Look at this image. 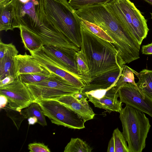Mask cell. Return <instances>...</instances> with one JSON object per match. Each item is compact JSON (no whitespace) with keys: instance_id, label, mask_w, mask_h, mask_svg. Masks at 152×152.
I'll return each instance as SVG.
<instances>
[{"instance_id":"cell-1","label":"cell","mask_w":152,"mask_h":152,"mask_svg":"<svg viewBox=\"0 0 152 152\" xmlns=\"http://www.w3.org/2000/svg\"><path fill=\"white\" fill-rule=\"evenodd\" d=\"M12 27H23L39 36L44 45L65 48L69 42L51 22L45 10V0H12Z\"/></svg>"},{"instance_id":"cell-2","label":"cell","mask_w":152,"mask_h":152,"mask_svg":"<svg viewBox=\"0 0 152 152\" xmlns=\"http://www.w3.org/2000/svg\"><path fill=\"white\" fill-rule=\"evenodd\" d=\"M82 42L80 51L88 65L89 82L95 77L123 67L119 52L112 43L81 27Z\"/></svg>"},{"instance_id":"cell-3","label":"cell","mask_w":152,"mask_h":152,"mask_svg":"<svg viewBox=\"0 0 152 152\" xmlns=\"http://www.w3.org/2000/svg\"><path fill=\"white\" fill-rule=\"evenodd\" d=\"M48 17L73 45L80 49L81 19L67 0H45Z\"/></svg>"},{"instance_id":"cell-4","label":"cell","mask_w":152,"mask_h":152,"mask_svg":"<svg viewBox=\"0 0 152 152\" xmlns=\"http://www.w3.org/2000/svg\"><path fill=\"white\" fill-rule=\"evenodd\" d=\"M123 133L128 143L129 152H142L151 125L144 114L128 105L119 113Z\"/></svg>"},{"instance_id":"cell-5","label":"cell","mask_w":152,"mask_h":152,"mask_svg":"<svg viewBox=\"0 0 152 152\" xmlns=\"http://www.w3.org/2000/svg\"><path fill=\"white\" fill-rule=\"evenodd\" d=\"M140 45L149 31L147 20L129 0H111L104 4Z\"/></svg>"},{"instance_id":"cell-6","label":"cell","mask_w":152,"mask_h":152,"mask_svg":"<svg viewBox=\"0 0 152 152\" xmlns=\"http://www.w3.org/2000/svg\"><path fill=\"white\" fill-rule=\"evenodd\" d=\"M26 85L35 102L42 100H55L63 96L80 92L81 89L53 73L39 82Z\"/></svg>"},{"instance_id":"cell-7","label":"cell","mask_w":152,"mask_h":152,"mask_svg":"<svg viewBox=\"0 0 152 152\" xmlns=\"http://www.w3.org/2000/svg\"><path fill=\"white\" fill-rule=\"evenodd\" d=\"M45 115L51 122L69 128L81 129L85 128V121L78 115L64 105L54 100L37 102Z\"/></svg>"},{"instance_id":"cell-8","label":"cell","mask_w":152,"mask_h":152,"mask_svg":"<svg viewBox=\"0 0 152 152\" xmlns=\"http://www.w3.org/2000/svg\"><path fill=\"white\" fill-rule=\"evenodd\" d=\"M0 94L7 98L8 104L12 109L21 111L35 102L27 87L19 77L12 83L0 87Z\"/></svg>"},{"instance_id":"cell-9","label":"cell","mask_w":152,"mask_h":152,"mask_svg":"<svg viewBox=\"0 0 152 152\" xmlns=\"http://www.w3.org/2000/svg\"><path fill=\"white\" fill-rule=\"evenodd\" d=\"M120 100L152 118V99L143 93L137 85L127 83L118 90Z\"/></svg>"},{"instance_id":"cell-10","label":"cell","mask_w":152,"mask_h":152,"mask_svg":"<svg viewBox=\"0 0 152 152\" xmlns=\"http://www.w3.org/2000/svg\"><path fill=\"white\" fill-rule=\"evenodd\" d=\"M118 91L115 85L107 89L91 91L83 95L95 107L119 113L122 108V102L118 99L119 97Z\"/></svg>"},{"instance_id":"cell-11","label":"cell","mask_w":152,"mask_h":152,"mask_svg":"<svg viewBox=\"0 0 152 152\" xmlns=\"http://www.w3.org/2000/svg\"><path fill=\"white\" fill-rule=\"evenodd\" d=\"M42 49L65 71L80 78L85 83L83 77L78 74L77 64L74 58L76 51L69 48L46 45H44Z\"/></svg>"},{"instance_id":"cell-12","label":"cell","mask_w":152,"mask_h":152,"mask_svg":"<svg viewBox=\"0 0 152 152\" xmlns=\"http://www.w3.org/2000/svg\"><path fill=\"white\" fill-rule=\"evenodd\" d=\"M45 69L66 80L76 87L81 88L85 85L83 81L65 71L55 61L48 56L40 49L30 53Z\"/></svg>"},{"instance_id":"cell-13","label":"cell","mask_w":152,"mask_h":152,"mask_svg":"<svg viewBox=\"0 0 152 152\" xmlns=\"http://www.w3.org/2000/svg\"><path fill=\"white\" fill-rule=\"evenodd\" d=\"M87 98L80 92L61 96L54 100L73 111L85 121L93 119L95 114L87 100Z\"/></svg>"},{"instance_id":"cell-14","label":"cell","mask_w":152,"mask_h":152,"mask_svg":"<svg viewBox=\"0 0 152 152\" xmlns=\"http://www.w3.org/2000/svg\"><path fill=\"white\" fill-rule=\"evenodd\" d=\"M123 67H119L98 75L92 79L81 89L84 94L91 91L105 90L115 85L122 74Z\"/></svg>"},{"instance_id":"cell-15","label":"cell","mask_w":152,"mask_h":152,"mask_svg":"<svg viewBox=\"0 0 152 152\" xmlns=\"http://www.w3.org/2000/svg\"><path fill=\"white\" fill-rule=\"evenodd\" d=\"M15 62L16 78L22 74L42 72L47 70L32 56L26 52L23 55L16 56Z\"/></svg>"},{"instance_id":"cell-16","label":"cell","mask_w":152,"mask_h":152,"mask_svg":"<svg viewBox=\"0 0 152 152\" xmlns=\"http://www.w3.org/2000/svg\"><path fill=\"white\" fill-rule=\"evenodd\" d=\"M18 53L15 46L9 44L7 52L0 59V81L8 76H12L15 78V57Z\"/></svg>"},{"instance_id":"cell-17","label":"cell","mask_w":152,"mask_h":152,"mask_svg":"<svg viewBox=\"0 0 152 152\" xmlns=\"http://www.w3.org/2000/svg\"><path fill=\"white\" fill-rule=\"evenodd\" d=\"M19 28L22 42L26 50L30 53L42 48L44 44L41 38L23 27Z\"/></svg>"},{"instance_id":"cell-18","label":"cell","mask_w":152,"mask_h":152,"mask_svg":"<svg viewBox=\"0 0 152 152\" xmlns=\"http://www.w3.org/2000/svg\"><path fill=\"white\" fill-rule=\"evenodd\" d=\"M134 74L139 80L136 83L139 89L152 99V70L144 69L138 73L134 70Z\"/></svg>"},{"instance_id":"cell-19","label":"cell","mask_w":152,"mask_h":152,"mask_svg":"<svg viewBox=\"0 0 152 152\" xmlns=\"http://www.w3.org/2000/svg\"><path fill=\"white\" fill-rule=\"evenodd\" d=\"M13 11L10 2L0 7V31L13 30Z\"/></svg>"},{"instance_id":"cell-20","label":"cell","mask_w":152,"mask_h":152,"mask_svg":"<svg viewBox=\"0 0 152 152\" xmlns=\"http://www.w3.org/2000/svg\"><path fill=\"white\" fill-rule=\"evenodd\" d=\"M21 112L26 119L31 116L36 117L38 119V123L44 126L47 125L45 115L39 105L37 102H34L24 109L22 110Z\"/></svg>"},{"instance_id":"cell-21","label":"cell","mask_w":152,"mask_h":152,"mask_svg":"<svg viewBox=\"0 0 152 152\" xmlns=\"http://www.w3.org/2000/svg\"><path fill=\"white\" fill-rule=\"evenodd\" d=\"M92 149L88 144L81 139L71 138L65 147L64 152H91Z\"/></svg>"},{"instance_id":"cell-22","label":"cell","mask_w":152,"mask_h":152,"mask_svg":"<svg viewBox=\"0 0 152 152\" xmlns=\"http://www.w3.org/2000/svg\"><path fill=\"white\" fill-rule=\"evenodd\" d=\"M81 25L85 29L98 37L113 44L114 43V40L98 26L82 19Z\"/></svg>"},{"instance_id":"cell-23","label":"cell","mask_w":152,"mask_h":152,"mask_svg":"<svg viewBox=\"0 0 152 152\" xmlns=\"http://www.w3.org/2000/svg\"><path fill=\"white\" fill-rule=\"evenodd\" d=\"M52 73L48 71L20 75L19 78L25 84H32L39 82L51 75Z\"/></svg>"},{"instance_id":"cell-24","label":"cell","mask_w":152,"mask_h":152,"mask_svg":"<svg viewBox=\"0 0 152 152\" xmlns=\"http://www.w3.org/2000/svg\"><path fill=\"white\" fill-rule=\"evenodd\" d=\"M134 70L126 65H124L122 74L115 85V88L118 90L119 88L128 83L136 85L134 81Z\"/></svg>"},{"instance_id":"cell-25","label":"cell","mask_w":152,"mask_h":152,"mask_svg":"<svg viewBox=\"0 0 152 152\" xmlns=\"http://www.w3.org/2000/svg\"><path fill=\"white\" fill-rule=\"evenodd\" d=\"M74 58L77 63L78 75L83 77L85 85L88 84L89 82L88 79L89 70L87 64L80 50L76 52Z\"/></svg>"},{"instance_id":"cell-26","label":"cell","mask_w":152,"mask_h":152,"mask_svg":"<svg viewBox=\"0 0 152 152\" xmlns=\"http://www.w3.org/2000/svg\"><path fill=\"white\" fill-rule=\"evenodd\" d=\"M112 136L114 140L115 152H129L127 141L123 132L118 128L114 130Z\"/></svg>"},{"instance_id":"cell-27","label":"cell","mask_w":152,"mask_h":152,"mask_svg":"<svg viewBox=\"0 0 152 152\" xmlns=\"http://www.w3.org/2000/svg\"><path fill=\"white\" fill-rule=\"evenodd\" d=\"M4 109L7 115L12 120L14 125L18 130L22 122L26 119V117L21 111L11 108L8 104Z\"/></svg>"},{"instance_id":"cell-28","label":"cell","mask_w":152,"mask_h":152,"mask_svg":"<svg viewBox=\"0 0 152 152\" xmlns=\"http://www.w3.org/2000/svg\"><path fill=\"white\" fill-rule=\"evenodd\" d=\"M111 0H69L68 3L75 10L96 4H104Z\"/></svg>"},{"instance_id":"cell-29","label":"cell","mask_w":152,"mask_h":152,"mask_svg":"<svg viewBox=\"0 0 152 152\" xmlns=\"http://www.w3.org/2000/svg\"><path fill=\"white\" fill-rule=\"evenodd\" d=\"M28 149L30 152H50V149L43 143L34 142L29 144Z\"/></svg>"},{"instance_id":"cell-30","label":"cell","mask_w":152,"mask_h":152,"mask_svg":"<svg viewBox=\"0 0 152 152\" xmlns=\"http://www.w3.org/2000/svg\"><path fill=\"white\" fill-rule=\"evenodd\" d=\"M9 44H5L2 42L1 39L0 41V59L2 58L7 52Z\"/></svg>"},{"instance_id":"cell-31","label":"cell","mask_w":152,"mask_h":152,"mask_svg":"<svg viewBox=\"0 0 152 152\" xmlns=\"http://www.w3.org/2000/svg\"><path fill=\"white\" fill-rule=\"evenodd\" d=\"M16 78L12 76H8L0 81V87L8 85L13 82Z\"/></svg>"},{"instance_id":"cell-32","label":"cell","mask_w":152,"mask_h":152,"mask_svg":"<svg viewBox=\"0 0 152 152\" xmlns=\"http://www.w3.org/2000/svg\"><path fill=\"white\" fill-rule=\"evenodd\" d=\"M142 52L143 54H152V43L142 46Z\"/></svg>"},{"instance_id":"cell-33","label":"cell","mask_w":152,"mask_h":152,"mask_svg":"<svg viewBox=\"0 0 152 152\" xmlns=\"http://www.w3.org/2000/svg\"><path fill=\"white\" fill-rule=\"evenodd\" d=\"M0 109H4L8 104V101L7 97L4 95L0 94Z\"/></svg>"},{"instance_id":"cell-34","label":"cell","mask_w":152,"mask_h":152,"mask_svg":"<svg viewBox=\"0 0 152 152\" xmlns=\"http://www.w3.org/2000/svg\"><path fill=\"white\" fill-rule=\"evenodd\" d=\"M107 152H115V147L114 140L113 137V136L111 137L109 142Z\"/></svg>"},{"instance_id":"cell-35","label":"cell","mask_w":152,"mask_h":152,"mask_svg":"<svg viewBox=\"0 0 152 152\" xmlns=\"http://www.w3.org/2000/svg\"><path fill=\"white\" fill-rule=\"evenodd\" d=\"M28 124L29 125H34L35 123H38V119L35 116H31L28 118Z\"/></svg>"},{"instance_id":"cell-36","label":"cell","mask_w":152,"mask_h":152,"mask_svg":"<svg viewBox=\"0 0 152 152\" xmlns=\"http://www.w3.org/2000/svg\"><path fill=\"white\" fill-rule=\"evenodd\" d=\"M12 0H0V7L3 6L10 3Z\"/></svg>"},{"instance_id":"cell-37","label":"cell","mask_w":152,"mask_h":152,"mask_svg":"<svg viewBox=\"0 0 152 152\" xmlns=\"http://www.w3.org/2000/svg\"><path fill=\"white\" fill-rule=\"evenodd\" d=\"M151 5H152V0H144Z\"/></svg>"},{"instance_id":"cell-38","label":"cell","mask_w":152,"mask_h":152,"mask_svg":"<svg viewBox=\"0 0 152 152\" xmlns=\"http://www.w3.org/2000/svg\"><path fill=\"white\" fill-rule=\"evenodd\" d=\"M150 14H151V18L152 19V13H150Z\"/></svg>"},{"instance_id":"cell-39","label":"cell","mask_w":152,"mask_h":152,"mask_svg":"<svg viewBox=\"0 0 152 152\" xmlns=\"http://www.w3.org/2000/svg\"></svg>"}]
</instances>
